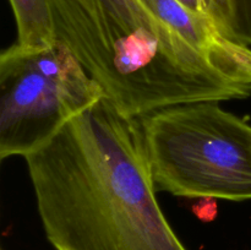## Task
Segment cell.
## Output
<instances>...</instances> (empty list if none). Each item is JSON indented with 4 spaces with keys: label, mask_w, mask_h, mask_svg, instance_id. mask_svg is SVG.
Masks as SVG:
<instances>
[{
    "label": "cell",
    "mask_w": 251,
    "mask_h": 250,
    "mask_svg": "<svg viewBox=\"0 0 251 250\" xmlns=\"http://www.w3.org/2000/svg\"><path fill=\"white\" fill-rule=\"evenodd\" d=\"M54 17H64L90 10L124 4L131 0H49Z\"/></svg>",
    "instance_id": "6"
},
{
    "label": "cell",
    "mask_w": 251,
    "mask_h": 250,
    "mask_svg": "<svg viewBox=\"0 0 251 250\" xmlns=\"http://www.w3.org/2000/svg\"><path fill=\"white\" fill-rule=\"evenodd\" d=\"M25 161L55 250H188L157 201L141 120L107 97Z\"/></svg>",
    "instance_id": "1"
},
{
    "label": "cell",
    "mask_w": 251,
    "mask_h": 250,
    "mask_svg": "<svg viewBox=\"0 0 251 250\" xmlns=\"http://www.w3.org/2000/svg\"><path fill=\"white\" fill-rule=\"evenodd\" d=\"M0 158L27 154L105 97L73 51L58 41L42 49L16 43L0 54Z\"/></svg>",
    "instance_id": "3"
},
{
    "label": "cell",
    "mask_w": 251,
    "mask_h": 250,
    "mask_svg": "<svg viewBox=\"0 0 251 250\" xmlns=\"http://www.w3.org/2000/svg\"><path fill=\"white\" fill-rule=\"evenodd\" d=\"M208 20L227 38L251 46V0H203Z\"/></svg>",
    "instance_id": "5"
},
{
    "label": "cell",
    "mask_w": 251,
    "mask_h": 250,
    "mask_svg": "<svg viewBox=\"0 0 251 250\" xmlns=\"http://www.w3.org/2000/svg\"><path fill=\"white\" fill-rule=\"evenodd\" d=\"M1 250H4V249H1Z\"/></svg>",
    "instance_id": "8"
},
{
    "label": "cell",
    "mask_w": 251,
    "mask_h": 250,
    "mask_svg": "<svg viewBox=\"0 0 251 250\" xmlns=\"http://www.w3.org/2000/svg\"><path fill=\"white\" fill-rule=\"evenodd\" d=\"M178 1L180 2V4H183L185 7H188L189 10H191V11L207 17L205 5H203V0H178Z\"/></svg>",
    "instance_id": "7"
},
{
    "label": "cell",
    "mask_w": 251,
    "mask_h": 250,
    "mask_svg": "<svg viewBox=\"0 0 251 250\" xmlns=\"http://www.w3.org/2000/svg\"><path fill=\"white\" fill-rule=\"evenodd\" d=\"M157 191L183 198L251 200V124L220 102L141 118Z\"/></svg>",
    "instance_id": "2"
},
{
    "label": "cell",
    "mask_w": 251,
    "mask_h": 250,
    "mask_svg": "<svg viewBox=\"0 0 251 250\" xmlns=\"http://www.w3.org/2000/svg\"><path fill=\"white\" fill-rule=\"evenodd\" d=\"M9 2L16 21L17 46L42 49L58 42L49 0H9Z\"/></svg>",
    "instance_id": "4"
}]
</instances>
